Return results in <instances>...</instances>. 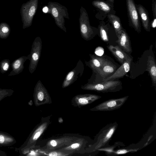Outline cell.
Instances as JSON below:
<instances>
[{
  "label": "cell",
  "instance_id": "cell-1",
  "mask_svg": "<svg viewBox=\"0 0 156 156\" xmlns=\"http://www.w3.org/2000/svg\"><path fill=\"white\" fill-rule=\"evenodd\" d=\"M47 13L54 19L56 25L66 32L65 26V18L69 19L67 8L58 2H49L47 5Z\"/></svg>",
  "mask_w": 156,
  "mask_h": 156
},
{
  "label": "cell",
  "instance_id": "cell-2",
  "mask_svg": "<svg viewBox=\"0 0 156 156\" xmlns=\"http://www.w3.org/2000/svg\"><path fill=\"white\" fill-rule=\"evenodd\" d=\"M50 117L42 118L41 122L33 129L25 142L18 149V151L34 147L38 139L50 123Z\"/></svg>",
  "mask_w": 156,
  "mask_h": 156
},
{
  "label": "cell",
  "instance_id": "cell-3",
  "mask_svg": "<svg viewBox=\"0 0 156 156\" xmlns=\"http://www.w3.org/2000/svg\"><path fill=\"white\" fill-rule=\"evenodd\" d=\"M82 89L102 93L116 92L122 88V83L119 80H109L98 83H88L81 86Z\"/></svg>",
  "mask_w": 156,
  "mask_h": 156
},
{
  "label": "cell",
  "instance_id": "cell-4",
  "mask_svg": "<svg viewBox=\"0 0 156 156\" xmlns=\"http://www.w3.org/2000/svg\"><path fill=\"white\" fill-rule=\"evenodd\" d=\"M80 12L79 20L81 36L86 41L90 40L98 34V28L90 25L88 14L82 6L80 8Z\"/></svg>",
  "mask_w": 156,
  "mask_h": 156
},
{
  "label": "cell",
  "instance_id": "cell-5",
  "mask_svg": "<svg viewBox=\"0 0 156 156\" xmlns=\"http://www.w3.org/2000/svg\"><path fill=\"white\" fill-rule=\"evenodd\" d=\"M38 0H29L21 5L20 13L23 29L31 26L38 8Z\"/></svg>",
  "mask_w": 156,
  "mask_h": 156
},
{
  "label": "cell",
  "instance_id": "cell-6",
  "mask_svg": "<svg viewBox=\"0 0 156 156\" xmlns=\"http://www.w3.org/2000/svg\"><path fill=\"white\" fill-rule=\"evenodd\" d=\"M33 97L34 102L36 106L52 103L50 94L40 80L37 82L35 86Z\"/></svg>",
  "mask_w": 156,
  "mask_h": 156
},
{
  "label": "cell",
  "instance_id": "cell-7",
  "mask_svg": "<svg viewBox=\"0 0 156 156\" xmlns=\"http://www.w3.org/2000/svg\"><path fill=\"white\" fill-rule=\"evenodd\" d=\"M29 66V72L32 74L36 69L40 58L42 48V41L41 37H37L33 43Z\"/></svg>",
  "mask_w": 156,
  "mask_h": 156
},
{
  "label": "cell",
  "instance_id": "cell-8",
  "mask_svg": "<svg viewBox=\"0 0 156 156\" xmlns=\"http://www.w3.org/2000/svg\"><path fill=\"white\" fill-rule=\"evenodd\" d=\"M129 24L137 32L141 31L140 19L134 0H126Z\"/></svg>",
  "mask_w": 156,
  "mask_h": 156
},
{
  "label": "cell",
  "instance_id": "cell-9",
  "mask_svg": "<svg viewBox=\"0 0 156 156\" xmlns=\"http://www.w3.org/2000/svg\"><path fill=\"white\" fill-rule=\"evenodd\" d=\"M129 96L116 99H109L104 101L91 108L92 111H111L120 108L127 101Z\"/></svg>",
  "mask_w": 156,
  "mask_h": 156
},
{
  "label": "cell",
  "instance_id": "cell-10",
  "mask_svg": "<svg viewBox=\"0 0 156 156\" xmlns=\"http://www.w3.org/2000/svg\"><path fill=\"white\" fill-rule=\"evenodd\" d=\"M84 70V65L81 60H79L75 67L66 75L62 83V88H66L73 83L82 76Z\"/></svg>",
  "mask_w": 156,
  "mask_h": 156
},
{
  "label": "cell",
  "instance_id": "cell-11",
  "mask_svg": "<svg viewBox=\"0 0 156 156\" xmlns=\"http://www.w3.org/2000/svg\"><path fill=\"white\" fill-rule=\"evenodd\" d=\"M116 69V66L107 59L96 74L94 81L88 83H96L103 82L105 79L112 75Z\"/></svg>",
  "mask_w": 156,
  "mask_h": 156
},
{
  "label": "cell",
  "instance_id": "cell-12",
  "mask_svg": "<svg viewBox=\"0 0 156 156\" xmlns=\"http://www.w3.org/2000/svg\"><path fill=\"white\" fill-rule=\"evenodd\" d=\"M101 97L100 96L92 94L76 95L72 99V105L74 106L80 108L91 104Z\"/></svg>",
  "mask_w": 156,
  "mask_h": 156
},
{
  "label": "cell",
  "instance_id": "cell-13",
  "mask_svg": "<svg viewBox=\"0 0 156 156\" xmlns=\"http://www.w3.org/2000/svg\"><path fill=\"white\" fill-rule=\"evenodd\" d=\"M132 61V58L129 57L112 75L105 79L104 81L115 80L123 77L129 71Z\"/></svg>",
  "mask_w": 156,
  "mask_h": 156
},
{
  "label": "cell",
  "instance_id": "cell-14",
  "mask_svg": "<svg viewBox=\"0 0 156 156\" xmlns=\"http://www.w3.org/2000/svg\"><path fill=\"white\" fill-rule=\"evenodd\" d=\"M92 4L94 7L99 10L100 12L101 13L102 16L103 15L107 16L108 14H115L114 6L107 1L103 0H94L92 2Z\"/></svg>",
  "mask_w": 156,
  "mask_h": 156
},
{
  "label": "cell",
  "instance_id": "cell-15",
  "mask_svg": "<svg viewBox=\"0 0 156 156\" xmlns=\"http://www.w3.org/2000/svg\"><path fill=\"white\" fill-rule=\"evenodd\" d=\"M90 59L88 62H85V63L96 74L100 69L107 59L105 57L90 54Z\"/></svg>",
  "mask_w": 156,
  "mask_h": 156
},
{
  "label": "cell",
  "instance_id": "cell-16",
  "mask_svg": "<svg viewBox=\"0 0 156 156\" xmlns=\"http://www.w3.org/2000/svg\"><path fill=\"white\" fill-rule=\"evenodd\" d=\"M117 42L118 46L124 51L130 53L132 51L129 37L126 30L123 28L118 33Z\"/></svg>",
  "mask_w": 156,
  "mask_h": 156
},
{
  "label": "cell",
  "instance_id": "cell-17",
  "mask_svg": "<svg viewBox=\"0 0 156 156\" xmlns=\"http://www.w3.org/2000/svg\"><path fill=\"white\" fill-rule=\"evenodd\" d=\"M136 5L140 19L144 28L146 31L149 32L150 30L151 23L147 10L141 4Z\"/></svg>",
  "mask_w": 156,
  "mask_h": 156
},
{
  "label": "cell",
  "instance_id": "cell-18",
  "mask_svg": "<svg viewBox=\"0 0 156 156\" xmlns=\"http://www.w3.org/2000/svg\"><path fill=\"white\" fill-rule=\"evenodd\" d=\"M76 139L71 137H64L58 139H52L49 140L45 147L47 150L53 149L64 145L70 144Z\"/></svg>",
  "mask_w": 156,
  "mask_h": 156
},
{
  "label": "cell",
  "instance_id": "cell-19",
  "mask_svg": "<svg viewBox=\"0 0 156 156\" xmlns=\"http://www.w3.org/2000/svg\"><path fill=\"white\" fill-rule=\"evenodd\" d=\"M30 54L27 56H23L14 60L11 64L12 70L8 76H13L21 73L24 68V63L27 60H30Z\"/></svg>",
  "mask_w": 156,
  "mask_h": 156
},
{
  "label": "cell",
  "instance_id": "cell-20",
  "mask_svg": "<svg viewBox=\"0 0 156 156\" xmlns=\"http://www.w3.org/2000/svg\"><path fill=\"white\" fill-rule=\"evenodd\" d=\"M108 48L121 64L129 57L119 46L110 45L108 46Z\"/></svg>",
  "mask_w": 156,
  "mask_h": 156
},
{
  "label": "cell",
  "instance_id": "cell-21",
  "mask_svg": "<svg viewBox=\"0 0 156 156\" xmlns=\"http://www.w3.org/2000/svg\"><path fill=\"white\" fill-rule=\"evenodd\" d=\"M146 70L150 74L153 85L156 87V65L154 58L151 55L148 57Z\"/></svg>",
  "mask_w": 156,
  "mask_h": 156
},
{
  "label": "cell",
  "instance_id": "cell-22",
  "mask_svg": "<svg viewBox=\"0 0 156 156\" xmlns=\"http://www.w3.org/2000/svg\"><path fill=\"white\" fill-rule=\"evenodd\" d=\"M16 143L13 136L7 133L0 131V147L10 146Z\"/></svg>",
  "mask_w": 156,
  "mask_h": 156
},
{
  "label": "cell",
  "instance_id": "cell-23",
  "mask_svg": "<svg viewBox=\"0 0 156 156\" xmlns=\"http://www.w3.org/2000/svg\"><path fill=\"white\" fill-rule=\"evenodd\" d=\"M109 22L114 28L116 36L123 29L120 18L115 14H110L107 15Z\"/></svg>",
  "mask_w": 156,
  "mask_h": 156
},
{
  "label": "cell",
  "instance_id": "cell-24",
  "mask_svg": "<svg viewBox=\"0 0 156 156\" xmlns=\"http://www.w3.org/2000/svg\"><path fill=\"white\" fill-rule=\"evenodd\" d=\"M110 26L109 23L106 24L103 21L100 22L98 26V34L99 33L101 38L105 42L108 41V31Z\"/></svg>",
  "mask_w": 156,
  "mask_h": 156
},
{
  "label": "cell",
  "instance_id": "cell-25",
  "mask_svg": "<svg viewBox=\"0 0 156 156\" xmlns=\"http://www.w3.org/2000/svg\"><path fill=\"white\" fill-rule=\"evenodd\" d=\"M84 141L83 139H76L72 142V144H70L60 150L72 152L73 151L78 150L81 148L83 145H84Z\"/></svg>",
  "mask_w": 156,
  "mask_h": 156
},
{
  "label": "cell",
  "instance_id": "cell-26",
  "mask_svg": "<svg viewBox=\"0 0 156 156\" xmlns=\"http://www.w3.org/2000/svg\"><path fill=\"white\" fill-rule=\"evenodd\" d=\"M11 29L9 24L5 22L0 23V38L6 39L9 35Z\"/></svg>",
  "mask_w": 156,
  "mask_h": 156
},
{
  "label": "cell",
  "instance_id": "cell-27",
  "mask_svg": "<svg viewBox=\"0 0 156 156\" xmlns=\"http://www.w3.org/2000/svg\"><path fill=\"white\" fill-rule=\"evenodd\" d=\"M116 126L115 125L110 127L107 131L105 132V134L103 135V138L102 139V144L107 143L110 140L115 131Z\"/></svg>",
  "mask_w": 156,
  "mask_h": 156
},
{
  "label": "cell",
  "instance_id": "cell-28",
  "mask_svg": "<svg viewBox=\"0 0 156 156\" xmlns=\"http://www.w3.org/2000/svg\"><path fill=\"white\" fill-rule=\"evenodd\" d=\"M10 61L9 59H5L2 60L0 63V71L2 73H6L10 67Z\"/></svg>",
  "mask_w": 156,
  "mask_h": 156
},
{
  "label": "cell",
  "instance_id": "cell-29",
  "mask_svg": "<svg viewBox=\"0 0 156 156\" xmlns=\"http://www.w3.org/2000/svg\"><path fill=\"white\" fill-rule=\"evenodd\" d=\"M14 92L12 89L0 88V102L4 98L11 96Z\"/></svg>",
  "mask_w": 156,
  "mask_h": 156
},
{
  "label": "cell",
  "instance_id": "cell-30",
  "mask_svg": "<svg viewBox=\"0 0 156 156\" xmlns=\"http://www.w3.org/2000/svg\"><path fill=\"white\" fill-rule=\"evenodd\" d=\"M66 153L61 152V151H50L48 153V155L49 156H65L68 155L65 154Z\"/></svg>",
  "mask_w": 156,
  "mask_h": 156
},
{
  "label": "cell",
  "instance_id": "cell-31",
  "mask_svg": "<svg viewBox=\"0 0 156 156\" xmlns=\"http://www.w3.org/2000/svg\"><path fill=\"white\" fill-rule=\"evenodd\" d=\"M152 9L154 18H156V0H152Z\"/></svg>",
  "mask_w": 156,
  "mask_h": 156
},
{
  "label": "cell",
  "instance_id": "cell-32",
  "mask_svg": "<svg viewBox=\"0 0 156 156\" xmlns=\"http://www.w3.org/2000/svg\"><path fill=\"white\" fill-rule=\"evenodd\" d=\"M156 18H154L152 24L151 25V26H152L153 28H155L156 27Z\"/></svg>",
  "mask_w": 156,
  "mask_h": 156
},
{
  "label": "cell",
  "instance_id": "cell-33",
  "mask_svg": "<svg viewBox=\"0 0 156 156\" xmlns=\"http://www.w3.org/2000/svg\"><path fill=\"white\" fill-rule=\"evenodd\" d=\"M106 1L110 4L111 5L114 6V0H107Z\"/></svg>",
  "mask_w": 156,
  "mask_h": 156
}]
</instances>
